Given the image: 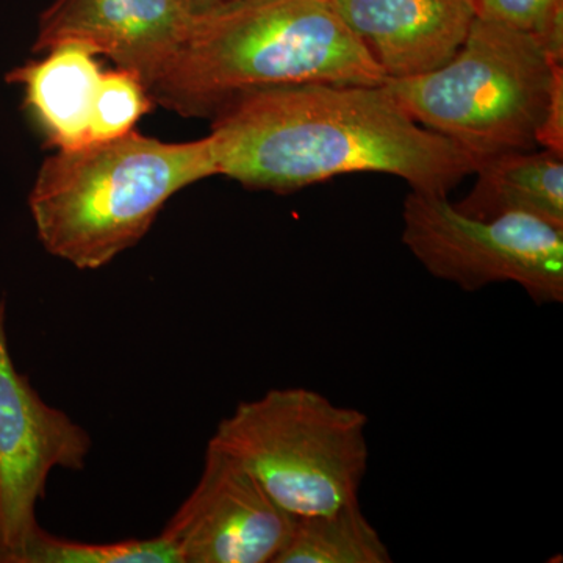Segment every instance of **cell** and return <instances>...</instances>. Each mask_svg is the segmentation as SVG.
I'll use <instances>...</instances> for the list:
<instances>
[{
    "label": "cell",
    "instance_id": "obj_10",
    "mask_svg": "<svg viewBox=\"0 0 563 563\" xmlns=\"http://www.w3.org/2000/svg\"><path fill=\"white\" fill-rule=\"evenodd\" d=\"M387 80L446 65L476 20L473 0H331Z\"/></svg>",
    "mask_w": 563,
    "mask_h": 563
},
{
    "label": "cell",
    "instance_id": "obj_13",
    "mask_svg": "<svg viewBox=\"0 0 563 563\" xmlns=\"http://www.w3.org/2000/svg\"><path fill=\"white\" fill-rule=\"evenodd\" d=\"M390 550L363 514L361 503L331 514L295 517L274 563H390Z\"/></svg>",
    "mask_w": 563,
    "mask_h": 563
},
{
    "label": "cell",
    "instance_id": "obj_8",
    "mask_svg": "<svg viewBox=\"0 0 563 563\" xmlns=\"http://www.w3.org/2000/svg\"><path fill=\"white\" fill-rule=\"evenodd\" d=\"M292 523L247 470L207 444L198 484L161 536L180 563H274Z\"/></svg>",
    "mask_w": 563,
    "mask_h": 563
},
{
    "label": "cell",
    "instance_id": "obj_9",
    "mask_svg": "<svg viewBox=\"0 0 563 563\" xmlns=\"http://www.w3.org/2000/svg\"><path fill=\"white\" fill-rule=\"evenodd\" d=\"M196 14L181 0H55L40 16L33 51L80 43L131 70L150 88L190 35Z\"/></svg>",
    "mask_w": 563,
    "mask_h": 563
},
{
    "label": "cell",
    "instance_id": "obj_15",
    "mask_svg": "<svg viewBox=\"0 0 563 563\" xmlns=\"http://www.w3.org/2000/svg\"><path fill=\"white\" fill-rule=\"evenodd\" d=\"M152 103L150 91L131 70H103L92 109L91 143L135 131L136 122L150 113Z\"/></svg>",
    "mask_w": 563,
    "mask_h": 563
},
{
    "label": "cell",
    "instance_id": "obj_16",
    "mask_svg": "<svg viewBox=\"0 0 563 563\" xmlns=\"http://www.w3.org/2000/svg\"><path fill=\"white\" fill-rule=\"evenodd\" d=\"M481 20L533 33L555 65H563V0H473Z\"/></svg>",
    "mask_w": 563,
    "mask_h": 563
},
{
    "label": "cell",
    "instance_id": "obj_1",
    "mask_svg": "<svg viewBox=\"0 0 563 563\" xmlns=\"http://www.w3.org/2000/svg\"><path fill=\"white\" fill-rule=\"evenodd\" d=\"M218 176L250 190L295 192L343 174L399 177L448 196L476 169L453 141L422 128L384 85L302 84L244 92L211 117Z\"/></svg>",
    "mask_w": 563,
    "mask_h": 563
},
{
    "label": "cell",
    "instance_id": "obj_2",
    "mask_svg": "<svg viewBox=\"0 0 563 563\" xmlns=\"http://www.w3.org/2000/svg\"><path fill=\"white\" fill-rule=\"evenodd\" d=\"M385 81L331 0H233L196 16L150 95L181 117L211 118L236 96L265 88Z\"/></svg>",
    "mask_w": 563,
    "mask_h": 563
},
{
    "label": "cell",
    "instance_id": "obj_11",
    "mask_svg": "<svg viewBox=\"0 0 563 563\" xmlns=\"http://www.w3.org/2000/svg\"><path fill=\"white\" fill-rule=\"evenodd\" d=\"M96 57L85 44L62 43L7 77L21 85L25 107L55 150L91 143L92 109L103 73Z\"/></svg>",
    "mask_w": 563,
    "mask_h": 563
},
{
    "label": "cell",
    "instance_id": "obj_12",
    "mask_svg": "<svg viewBox=\"0 0 563 563\" xmlns=\"http://www.w3.org/2000/svg\"><path fill=\"white\" fill-rule=\"evenodd\" d=\"M473 190L454 203L466 217L488 220L526 213L563 228V155L512 151L477 163Z\"/></svg>",
    "mask_w": 563,
    "mask_h": 563
},
{
    "label": "cell",
    "instance_id": "obj_17",
    "mask_svg": "<svg viewBox=\"0 0 563 563\" xmlns=\"http://www.w3.org/2000/svg\"><path fill=\"white\" fill-rule=\"evenodd\" d=\"M537 143L542 150L563 155V68L555 73L553 90L544 111Z\"/></svg>",
    "mask_w": 563,
    "mask_h": 563
},
{
    "label": "cell",
    "instance_id": "obj_18",
    "mask_svg": "<svg viewBox=\"0 0 563 563\" xmlns=\"http://www.w3.org/2000/svg\"><path fill=\"white\" fill-rule=\"evenodd\" d=\"M181 2L191 10L192 14L201 16V14L210 13V11L229 5L233 0H181Z\"/></svg>",
    "mask_w": 563,
    "mask_h": 563
},
{
    "label": "cell",
    "instance_id": "obj_7",
    "mask_svg": "<svg viewBox=\"0 0 563 563\" xmlns=\"http://www.w3.org/2000/svg\"><path fill=\"white\" fill-rule=\"evenodd\" d=\"M92 440L68 413L49 406L18 372L0 298V563H25L41 526L36 506L54 470L81 472Z\"/></svg>",
    "mask_w": 563,
    "mask_h": 563
},
{
    "label": "cell",
    "instance_id": "obj_3",
    "mask_svg": "<svg viewBox=\"0 0 563 563\" xmlns=\"http://www.w3.org/2000/svg\"><path fill=\"white\" fill-rule=\"evenodd\" d=\"M213 176L209 135L166 143L132 131L57 150L41 165L29 207L44 250L95 272L136 246L174 195Z\"/></svg>",
    "mask_w": 563,
    "mask_h": 563
},
{
    "label": "cell",
    "instance_id": "obj_5",
    "mask_svg": "<svg viewBox=\"0 0 563 563\" xmlns=\"http://www.w3.org/2000/svg\"><path fill=\"white\" fill-rule=\"evenodd\" d=\"M368 417L310 388H273L236 406L209 446L231 455L292 517L361 503Z\"/></svg>",
    "mask_w": 563,
    "mask_h": 563
},
{
    "label": "cell",
    "instance_id": "obj_6",
    "mask_svg": "<svg viewBox=\"0 0 563 563\" xmlns=\"http://www.w3.org/2000/svg\"><path fill=\"white\" fill-rule=\"evenodd\" d=\"M402 243L422 268L463 291L515 284L537 306L563 302V228L526 213L479 220L448 196L410 191Z\"/></svg>",
    "mask_w": 563,
    "mask_h": 563
},
{
    "label": "cell",
    "instance_id": "obj_14",
    "mask_svg": "<svg viewBox=\"0 0 563 563\" xmlns=\"http://www.w3.org/2000/svg\"><path fill=\"white\" fill-rule=\"evenodd\" d=\"M25 563H180L163 536L113 543H85L62 539L41 529Z\"/></svg>",
    "mask_w": 563,
    "mask_h": 563
},
{
    "label": "cell",
    "instance_id": "obj_4",
    "mask_svg": "<svg viewBox=\"0 0 563 563\" xmlns=\"http://www.w3.org/2000/svg\"><path fill=\"white\" fill-rule=\"evenodd\" d=\"M561 68L533 33L476 18L446 65L384 87L418 124L479 163L539 150L537 136Z\"/></svg>",
    "mask_w": 563,
    "mask_h": 563
}]
</instances>
